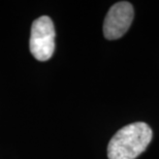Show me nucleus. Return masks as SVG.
<instances>
[{
	"mask_svg": "<svg viewBox=\"0 0 159 159\" xmlns=\"http://www.w3.org/2000/svg\"><path fill=\"white\" fill-rule=\"evenodd\" d=\"M151 127L147 123L135 122L122 127L107 145L109 159H135L152 141Z\"/></svg>",
	"mask_w": 159,
	"mask_h": 159,
	"instance_id": "1",
	"label": "nucleus"
},
{
	"mask_svg": "<svg viewBox=\"0 0 159 159\" xmlns=\"http://www.w3.org/2000/svg\"><path fill=\"white\" fill-rule=\"evenodd\" d=\"M55 27L48 16L33 21L30 34V52L39 61H47L55 51Z\"/></svg>",
	"mask_w": 159,
	"mask_h": 159,
	"instance_id": "2",
	"label": "nucleus"
},
{
	"mask_svg": "<svg viewBox=\"0 0 159 159\" xmlns=\"http://www.w3.org/2000/svg\"><path fill=\"white\" fill-rule=\"evenodd\" d=\"M134 12L131 3L120 1L109 9L103 22V34L109 40L122 37L132 23Z\"/></svg>",
	"mask_w": 159,
	"mask_h": 159,
	"instance_id": "3",
	"label": "nucleus"
}]
</instances>
